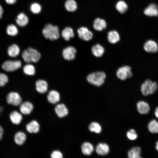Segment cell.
Returning a JSON list of instances; mask_svg holds the SVG:
<instances>
[{
  "instance_id": "cell-1",
  "label": "cell",
  "mask_w": 158,
  "mask_h": 158,
  "mask_svg": "<svg viewBox=\"0 0 158 158\" xmlns=\"http://www.w3.org/2000/svg\"><path fill=\"white\" fill-rule=\"evenodd\" d=\"M44 37L52 41L56 40L60 37L59 29L58 26L50 23L46 24L42 30Z\"/></svg>"
},
{
  "instance_id": "cell-2",
  "label": "cell",
  "mask_w": 158,
  "mask_h": 158,
  "mask_svg": "<svg viewBox=\"0 0 158 158\" xmlns=\"http://www.w3.org/2000/svg\"><path fill=\"white\" fill-rule=\"evenodd\" d=\"M106 77V74L104 72L97 71L88 74L86 79L90 84L97 87H100L104 83Z\"/></svg>"
},
{
  "instance_id": "cell-3",
  "label": "cell",
  "mask_w": 158,
  "mask_h": 158,
  "mask_svg": "<svg viewBox=\"0 0 158 158\" xmlns=\"http://www.w3.org/2000/svg\"><path fill=\"white\" fill-rule=\"evenodd\" d=\"M22 56L26 63H29L31 62L36 63L40 59L41 54L36 50L29 47L23 51Z\"/></svg>"
},
{
  "instance_id": "cell-4",
  "label": "cell",
  "mask_w": 158,
  "mask_h": 158,
  "mask_svg": "<svg viewBox=\"0 0 158 158\" xmlns=\"http://www.w3.org/2000/svg\"><path fill=\"white\" fill-rule=\"evenodd\" d=\"M158 85L155 82H152L151 80L147 79L142 84L141 91L142 95L147 96L154 93L157 90Z\"/></svg>"
},
{
  "instance_id": "cell-5",
  "label": "cell",
  "mask_w": 158,
  "mask_h": 158,
  "mask_svg": "<svg viewBox=\"0 0 158 158\" xmlns=\"http://www.w3.org/2000/svg\"><path fill=\"white\" fill-rule=\"evenodd\" d=\"M116 75L118 78L122 80H125L128 78H130L133 75L131 68L128 66L121 67L117 70Z\"/></svg>"
},
{
  "instance_id": "cell-6",
  "label": "cell",
  "mask_w": 158,
  "mask_h": 158,
  "mask_svg": "<svg viewBox=\"0 0 158 158\" xmlns=\"http://www.w3.org/2000/svg\"><path fill=\"white\" fill-rule=\"evenodd\" d=\"M7 103L14 106H20L22 103V99L20 95L17 92H9L6 97Z\"/></svg>"
},
{
  "instance_id": "cell-7",
  "label": "cell",
  "mask_w": 158,
  "mask_h": 158,
  "mask_svg": "<svg viewBox=\"0 0 158 158\" xmlns=\"http://www.w3.org/2000/svg\"><path fill=\"white\" fill-rule=\"evenodd\" d=\"M21 66V62L19 60H7L3 63L2 68L6 71L13 72L18 70Z\"/></svg>"
},
{
  "instance_id": "cell-8",
  "label": "cell",
  "mask_w": 158,
  "mask_h": 158,
  "mask_svg": "<svg viewBox=\"0 0 158 158\" xmlns=\"http://www.w3.org/2000/svg\"><path fill=\"white\" fill-rule=\"evenodd\" d=\"M77 32L79 38L84 41H89L93 37L92 32L85 27L80 28L78 29Z\"/></svg>"
},
{
  "instance_id": "cell-9",
  "label": "cell",
  "mask_w": 158,
  "mask_h": 158,
  "mask_svg": "<svg viewBox=\"0 0 158 158\" xmlns=\"http://www.w3.org/2000/svg\"><path fill=\"white\" fill-rule=\"evenodd\" d=\"M76 51L73 47L68 46L64 48L62 51V55L64 58L68 61L73 60L75 57Z\"/></svg>"
},
{
  "instance_id": "cell-10",
  "label": "cell",
  "mask_w": 158,
  "mask_h": 158,
  "mask_svg": "<svg viewBox=\"0 0 158 158\" xmlns=\"http://www.w3.org/2000/svg\"><path fill=\"white\" fill-rule=\"evenodd\" d=\"M143 48L144 50L148 53H156L158 50V46L157 43L152 40L146 41L144 45Z\"/></svg>"
},
{
  "instance_id": "cell-11",
  "label": "cell",
  "mask_w": 158,
  "mask_h": 158,
  "mask_svg": "<svg viewBox=\"0 0 158 158\" xmlns=\"http://www.w3.org/2000/svg\"><path fill=\"white\" fill-rule=\"evenodd\" d=\"M93 26L96 30L102 31L106 28L107 22L104 19L97 18L94 20Z\"/></svg>"
},
{
  "instance_id": "cell-12",
  "label": "cell",
  "mask_w": 158,
  "mask_h": 158,
  "mask_svg": "<svg viewBox=\"0 0 158 158\" xmlns=\"http://www.w3.org/2000/svg\"><path fill=\"white\" fill-rule=\"evenodd\" d=\"M54 110L55 113L60 118L64 117L68 113V109L63 104H60L57 105L55 108Z\"/></svg>"
},
{
  "instance_id": "cell-13",
  "label": "cell",
  "mask_w": 158,
  "mask_h": 158,
  "mask_svg": "<svg viewBox=\"0 0 158 158\" xmlns=\"http://www.w3.org/2000/svg\"><path fill=\"white\" fill-rule=\"evenodd\" d=\"M137 107L138 112L142 114H148L150 109L149 104L143 101H140L138 102L137 104Z\"/></svg>"
},
{
  "instance_id": "cell-14",
  "label": "cell",
  "mask_w": 158,
  "mask_h": 158,
  "mask_svg": "<svg viewBox=\"0 0 158 158\" xmlns=\"http://www.w3.org/2000/svg\"><path fill=\"white\" fill-rule=\"evenodd\" d=\"M20 110L24 115H28L31 113L33 109L32 104L30 102L26 101L22 103L20 105Z\"/></svg>"
},
{
  "instance_id": "cell-15",
  "label": "cell",
  "mask_w": 158,
  "mask_h": 158,
  "mask_svg": "<svg viewBox=\"0 0 158 158\" xmlns=\"http://www.w3.org/2000/svg\"><path fill=\"white\" fill-rule=\"evenodd\" d=\"M92 54L96 57H100L104 54L105 49L101 44H97L93 45L91 48Z\"/></svg>"
},
{
  "instance_id": "cell-16",
  "label": "cell",
  "mask_w": 158,
  "mask_h": 158,
  "mask_svg": "<svg viewBox=\"0 0 158 158\" xmlns=\"http://www.w3.org/2000/svg\"><path fill=\"white\" fill-rule=\"evenodd\" d=\"M16 21L17 24L19 26L21 27H24L28 23L29 19L25 13L21 12L17 15Z\"/></svg>"
},
{
  "instance_id": "cell-17",
  "label": "cell",
  "mask_w": 158,
  "mask_h": 158,
  "mask_svg": "<svg viewBox=\"0 0 158 158\" xmlns=\"http://www.w3.org/2000/svg\"><path fill=\"white\" fill-rule=\"evenodd\" d=\"M9 117L11 122L15 125L19 124L23 118L21 114L16 110H14L11 112Z\"/></svg>"
},
{
  "instance_id": "cell-18",
  "label": "cell",
  "mask_w": 158,
  "mask_h": 158,
  "mask_svg": "<svg viewBox=\"0 0 158 158\" xmlns=\"http://www.w3.org/2000/svg\"><path fill=\"white\" fill-rule=\"evenodd\" d=\"M107 38L109 42L112 44L117 43L120 39V36L118 32L114 30L110 31L108 32Z\"/></svg>"
},
{
  "instance_id": "cell-19",
  "label": "cell",
  "mask_w": 158,
  "mask_h": 158,
  "mask_svg": "<svg viewBox=\"0 0 158 158\" xmlns=\"http://www.w3.org/2000/svg\"><path fill=\"white\" fill-rule=\"evenodd\" d=\"M144 13L149 16H157L158 15V7L155 4H150L144 10Z\"/></svg>"
},
{
  "instance_id": "cell-20",
  "label": "cell",
  "mask_w": 158,
  "mask_h": 158,
  "mask_svg": "<svg viewBox=\"0 0 158 158\" xmlns=\"http://www.w3.org/2000/svg\"><path fill=\"white\" fill-rule=\"evenodd\" d=\"M48 101L52 104H55L60 100V95L57 91L51 90L50 91L47 96Z\"/></svg>"
},
{
  "instance_id": "cell-21",
  "label": "cell",
  "mask_w": 158,
  "mask_h": 158,
  "mask_svg": "<svg viewBox=\"0 0 158 158\" xmlns=\"http://www.w3.org/2000/svg\"><path fill=\"white\" fill-rule=\"evenodd\" d=\"M26 128L28 132L30 133H37L40 130V125L36 121L33 120L27 124Z\"/></svg>"
},
{
  "instance_id": "cell-22",
  "label": "cell",
  "mask_w": 158,
  "mask_h": 158,
  "mask_svg": "<svg viewBox=\"0 0 158 158\" xmlns=\"http://www.w3.org/2000/svg\"><path fill=\"white\" fill-rule=\"evenodd\" d=\"M61 34L62 37L66 41H69L74 36L73 30L70 27L65 28L62 30Z\"/></svg>"
},
{
  "instance_id": "cell-23",
  "label": "cell",
  "mask_w": 158,
  "mask_h": 158,
  "mask_svg": "<svg viewBox=\"0 0 158 158\" xmlns=\"http://www.w3.org/2000/svg\"><path fill=\"white\" fill-rule=\"evenodd\" d=\"M37 90L41 93H44L47 92L48 89V84L44 80H39L35 83Z\"/></svg>"
},
{
  "instance_id": "cell-24",
  "label": "cell",
  "mask_w": 158,
  "mask_h": 158,
  "mask_svg": "<svg viewBox=\"0 0 158 158\" xmlns=\"http://www.w3.org/2000/svg\"><path fill=\"white\" fill-rule=\"evenodd\" d=\"M26 138V135L24 133L21 131H18L15 134L14 140L16 144L19 145H21L24 143Z\"/></svg>"
},
{
  "instance_id": "cell-25",
  "label": "cell",
  "mask_w": 158,
  "mask_h": 158,
  "mask_svg": "<svg viewBox=\"0 0 158 158\" xmlns=\"http://www.w3.org/2000/svg\"><path fill=\"white\" fill-rule=\"evenodd\" d=\"M96 151L98 154L104 155L109 153V147L106 143H100L97 145Z\"/></svg>"
},
{
  "instance_id": "cell-26",
  "label": "cell",
  "mask_w": 158,
  "mask_h": 158,
  "mask_svg": "<svg viewBox=\"0 0 158 158\" xmlns=\"http://www.w3.org/2000/svg\"><path fill=\"white\" fill-rule=\"evenodd\" d=\"M82 152L86 155H90L94 150V147L90 143L85 142L83 143L81 146Z\"/></svg>"
},
{
  "instance_id": "cell-27",
  "label": "cell",
  "mask_w": 158,
  "mask_h": 158,
  "mask_svg": "<svg viewBox=\"0 0 158 158\" xmlns=\"http://www.w3.org/2000/svg\"><path fill=\"white\" fill-rule=\"evenodd\" d=\"M141 149L139 147H133L129 150L128 153L129 158H140Z\"/></svg>"
},
{
  "instance_id": "cell-28",
  "label": "cell",
  "mask_w": 158,
  "mask_h": 158,
  "mask_svg": "<svg viewBox=\"0 0 158 158\" xmlns=\"http://www.w3.org/2000/svg\"><path fill=\"white\" fill-rule=\"evenodd\" d=\"M66 10L69 12H73L77 9V4L74 0H66L64 4Z\"/></svg>"
},
{
  "instance_id": "cell-29",
  "label": "cell",
  "mask_w": 158,
  "mask_h": 158,
  "mask_svg": "<svg viewBox=\"0 0 158 158\" xmlns=\"http://www.w3.org/2000/svg\"><path fill=\"white\" fill-rule=\"evenodd\" d=\"M20 49L18 46L16 44H13L10 46L8 50V55L11 57H14L19 54Z\"/></svg>"
},
{
  "instance_id": "cell-30",
  "label": "cell",
  "mask_w": 158,
  "mask_h": 158,
  "mask_svg": "<svg viewBox=\"0 0 158 158\" xmlns=\"http://www.w3.org/2000/svg\"><path fill=\"white\" fill-rule=\"evenodd\" d=\"M115 7L117 11L120 13L124 14L127 11L128 6L124 1L120 0L116 3Z\"/></svg>"
},
{
  "instance_id": "cell-31",
  "label": "cell",
  "mask_w": 158,
  "mask_h": 158,
  "mask_svg": "<svg viewBox=\"0 0 158 158\" xmlns=\"http://www.w3.org/2000/svg\"><path fill=\"white\" fill-rule=\"evenodd\" d=\"M148 128L149 131L153 133H158V122L155 120H151L148 125Z\"/></svg>"
},
{
  "instance_id": "cell-32",
  "label": "cell",
  "mask_w": 158,
  "mask_h": 158,
  "mask_svg": "<svg viewBox=\"0 0 158 158\" xmlns=\"http://www.w3.org/2000/svg\"><path fill=\"white\" fill-rule=\"evenodd\" d=\"M30 10L31 12L34 14H38L40 13L42 9L41 5L37 2L32 3L30 6Z\"/></svg>"
},
{
  "instance_id": "cell-33",
  "label": "cell",
  "mask_w": 158,
  "mask_h": 158,
  "mask_svg": "<svg viewBox=\"0 0 158 158\" xmlns=\"http://www.w3.org/2000/svg\"><path fill=\"white\" fill-rule=\"evenodd\" d=\"M89 129L90 131L97 133H99L102 130L100 124L95 122H92L90 124Z\"/></svg>"
},
{
  "instance_id": "cell-34",
  "label": "cell",
  "mask_w": 158,
  "mask_h": 158,
  "mask_svg": "<svg viewBox=\"0 0 158 158\" xmlns=\"http://www.w3.org/2000/svg\"><path fill=\"white\" fill-rule=\"evenodd\" d=\"M7 34L11 36H15L18 33V29L16 26L13 24H10L8 25L6 30Z\"/></svg>"
},
{
  "instance_id": "cell-35",
  "label": "cell",
  "mask_w": 158,
  "mask_h": 158,
  "mask_svg": "<svg viewBox=\"0 0 158 158\" xmlns=\"http://www.w3.org/2000/svg\"><path fill=\"white\" fill-rule=\"evenodd\" d=\"M23 71L24 73L27 75H33L35 73V69L33 65L28 64L23 67Z\"/></svg>"
},
{
  "instance_id": "cell-36",
  "label": "cell",
  "mask_w": 158,
  "mask_h": 158,
  "mask_svg": "<svg viewBox=\"0 0 158 158\" xmlns=\"http://www.w3.org/2000/svg\"><path fill=\"white\" fill-rule=\"evenodd\" d=\"M126 135L128 139L130 140H135L138 137L137 134L135 130L133 129L129 130L127 133Z\"/></svg>"
},
{
  "instance_id": "cell-37",
  "label": "cell",
  "mask_w": 158,
  "mask_h": 158,
  "mask_svg": "<svg viewBox=\"0 0 158 158\" xmlns=\"http://www.w3.org/2000/svg\"><path fill=\"white\" fill-rule=\"evenodd\" d=\"M8 81L7 75L4 73H0V86H5Z\"/></svg>"
},
{
  "instance_id": "cell-38",
  "label": "cell",
  "mask_w": 158,
  "mask_h": 158,
  "mask_svg": "<svg viewBox=\"0 0 158 158\" xmlns=\"http://www.w3.org/2000/svg\"><path fill=\"white\" fill-rule=\"evenodd\" d=\"M52 158H62L63 157V154L61 152L58 150L53 151L51 154Z\"/></svg>"
},
{
  "instance_id": "cell-39",
  "label": "cell",
  "mask_w": 158,
  "mask_h": 158,
  "mask_svg": "<svg viewBox=\"0 0 158 158\" xmlns=\"http://www.w3.org/2000/svg\"><path fill=\"white\" fill-rule=\"evenodd\" d=\"M17 0H5L6 3L9 4H13L17 1Z\"/></svg>"
},
{
  "instance_id": "cell-40",
  "label": "cell",
  "mask_w": 158,
  "mask_h": 158,
  "mask_svg": "<svg viewBox=\"0 0 158 158\" xmlns=\"http://www.w3.org/2000/svg\"><path fill=\"white\" fill-rule=\"evenodd\" d=\"M4 134V130L2 127L0 125V140H1L3 138Z\"/></svg>"
},
{
  "instance_id": "cell-41",
  "label": "cell",
  "mask_w": 158,
  "mask_h": 158,
  "mask_svg": "<svg viewBox=\"0 0 158 158\" xmlns=\"http://www.w3.org/2000/svg\"><path fill=\"white\" fill-rule=\"evenodd\" d=\"M3 13V10L1 6L0 5V18L2 17Z\"/></svg>"
},
{
  "instance_id": "cell-42",
  "label": "cell",
  "mask_w": 158,
  "mask_h": 158,
  "mask_svg": "<svg viewBox=\"0 0 158 158\" xmlns=\"http://www.w3.org/2000/svg\"><path fill=\"white\" fill-rule=\"evenodd\" d=\"M154 114L155 116L158 118V107H157L154 111Z\"/></svg>"
},
{
  "instance_id": "cell-43",
  "label": "cell",
  "mask_w": 158,
  "mask_h": 158,
  "mask_svg": "<svg viewBox=\"0 0 158 158\" xmlns=\"http://www.w3.org/2000/svg\"><path fill=\"white\" fill-rule=\"evenodd\" d=\"M156 148L157 150L158 151V141L156 142Z\"/></svg>"
},
{
  "instance_id": "cell-44",
  "label": "cell",
  "mask_w": 158,
  "mask_h": 158,
  "mask_svg": "<svg viewBox=\"0 0 158 158\" xmlns=\"http://www.w3.org/2000/svg\"><path fill=\"white\" fill-rule=\"evenodd\" d=\"M2 151V150H1V152ZM1 154H2V152H1ZM2 156V155H1Z\"/></svg>"
}]
</instances>
